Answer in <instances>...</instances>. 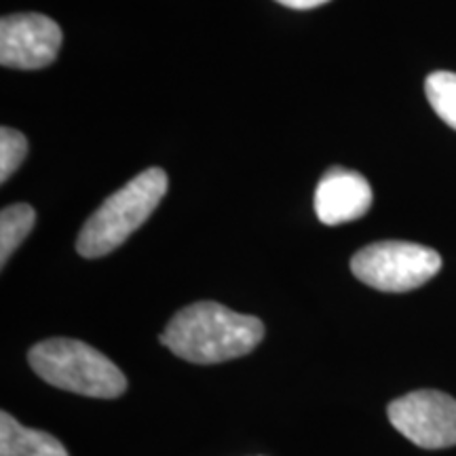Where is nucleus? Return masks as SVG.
Masks as SVG:
<instances>
[{"instance_id":"1","label":"nucleus","mask_w":456,"mask_h":456,"mask_svg":"<svg viewBox=\"0 0 456 456\" xmlns=\"http://www.w3.org/2000/svg\"><path fill=\"white\" fill-rule=\"evenodd\" d=\"M265 338V323L218 302H195L175 313L159 336L180 359L199 366L231 362L252 353Z\"/></svg>"},{"instance_id":"2","label":"nucleus","mask_w":456,"mask_h":456,"mask_svg":"<svg viewBox=\"0 0 456 456\" xmlns=\"http://www.w3.org/2000/svg\"><path fill=\"white\" fill-rule=\"evenodd\" d=\"M165 192L167 174L161 167L142 171L89 216L77 239V252L83 258H102L121 248L151 218Z\"/></svg>"},{"instance_id":"3","label":"nucleus","mask_w":456,"mask_h":456,"mask_svg":"<svg viewBox=\"0 0 456 456\" xmlns=\"http://www.w3.org/2000/svg\"><path fill=\"white\" fill-rule=\"evenodd\" d=\"M28 362L45 383L85 397L114 399L127 391V379L104 353L74 338H49L34 345Z\"/></svg>"},{"instance_id":"4","label":"nucleus","mask_w":456,"mask_h":456,"mask_svg":"<svg viewBox=\"0 0 456 456\" xmlns=\"http://www.w3.org/2000/svg\"><path fill=\"white\" fill-rule=\"evenodd\" d=\"M442 269L436 249L408 241H379L366 245L351 258L359 281L380 292H410L433 279Z\"/></svg>"},{"instance_id":"5","label":"nucleus","mask_w":456,"mask_h":456,"mask_svg":"<svg viewBox=\"0 0 456 456\" xmlns=\"http://www.w3.org/2000/svg\"><path fill=\"white\" fill-rule=\"evenodd\" d=\"M391 425L419 448L456 446V399L448 393L423 389L393 399L387 408Z\"/></svg>"},{"instance_id":"6","label":"nucleus","mask_w":456,"mask_h":456,"mask_svg":"<svg viewBox=\"0 0 456 456\" xmlns=\"http://www.w3.org/2000/svg\"><path fill=\"white\" fill-rule=\"evenodd\" d=\"M61 41V28L47 15H4L0 21V64L17 70L51 66L60 53Z\"/></svg>"},{"instance_id":"7","label":"nucleus","mask_w":456,"mask_h":456,"mask_svg":"<svg viewBox=\"0 0 456 456\" xmlns=\"http://www.w3.org/2000/svg\"><path fill=\"white\" fill-rule=\"evenodd\" d=\"M372 205V188L362 174L332 167L323 174L315 191V214L328 226L359 220Z\"/></svg>"},{"instance_id":"8","label":"nucleus","mask_w":456,"mask_h":456,"mask_svg":"<svg viewBox=\"0 0 456 456\" xmlns=\"http://www.w3.org/2000/svg\"><path fill=\"white\" fill-rule=\"evenodd\" d=\"M0 456H70L51 433L20 425L9 412L0 414Z\"/></svg>"},{"instance_id":"9","label":"nucleus","mask_w":456,"mask_h":456,"mask_svg":"<svg viewBox=\"0 0 456 456\" xmlns=\"http://www.w3.org/2000/svg\"><path fill=\"white\" fill-rule=\"evenodd\" d=\"M34 222H37V212L32 205L15 203L3 209L0 214V265H7L15 249L30 235Z\"/></svg>"},{"instance_id":"10","label":"nucleus","mask_w":456,"mask_h":456,"mask_svg":"<svg viewBox=\"0 0 456 456\" xmlns=\"http://www.w3.org/2000/svg\"><path fill=\"white\" fill-rule=\"evenodd\" d=\"M427 100L437 117L456 129V72L440 70L427 77Z\"/></svg>"},{"instance_id":"11","label":"nucleus","mask_w":456,"mask_h":456,"mask_svg":"<svg viewBox=\"0 0 456 456\" xmlns=\"http://www.w3.org/2000/svg\"><path fill=\"white\" fill-rule=\"evenodd\" d=\"M28 155V140L17 129H0V182H7Z\"/></svg>"},{"instance_id":"12","label":"nucleus","mask_w":456,"mask_h":456,"mask_svg":"<svg viewBox=\"0 0 456 456\" xmlns=\"http://www.w3.org/2000/svg\"><path fill=\"white\" fill-rule=\"evenodd\" d=\"M277 3H279V4H283V7H289V9L306 11V9L322 7V4L330 3V0H277Z\"/></svg>"}]
</instances>
